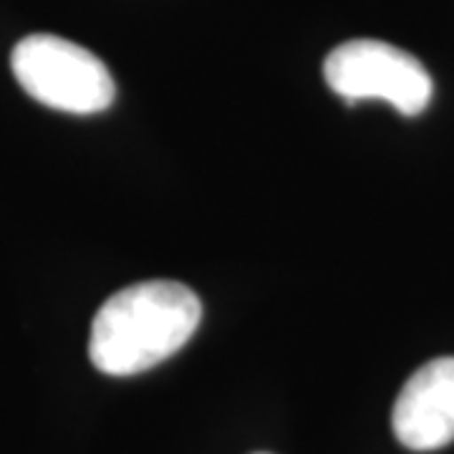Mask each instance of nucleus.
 <instances>
[{
    "mask_svg": "<svg viewBox=\"0 0 454 454\" xmlns=\"http://www.w3.org/2000/svg\"><path fill=\"white\" fill-rule=\"evenodd\" d=\"M202 303L175 280H146L121 288L98 309L89 358L106 376H134L175 356L195 336Z\"/></svg>",
    "mask_w": 454,
    "mask_h": 454,
    "instance_id": "nucleus-1",
    "label": "nucleus"
},
{
    "mask_svg": "<svg viewBox=\"0 0 454 454\" xmlns=\"http://www.w3.org/2000/svg\"><path fill=\"white\" fill-rule=\"evenodd\" d=\"M11 68L28 97L59 112L98 114L116 98L106 64L61 35H26L11 53Z\"/></svg>",
    "mask_w": 454,
    "mask_h": 454,
    "instance_id": "nucleus-2",
    "label": "nucleus"
},
{
    "mask_svg": "<svg viewBox=\"0 0 454 454\" xmlns=\"http://www.w3.org/2000/svg\"><path fill=\"white\" fill-rule=\"evenodd\" d=\"M325 83L343 101L381 98L404 116L422 114L432 101V76L411 53L384 41L358 38L325 56Z\"/></svg>",
    "mask_w": 454,
    "mask_h": 454,
    "instance_id": "nucleus-3",
    "label": "nucleus"
},
{
    "mask_svg": "<svg viewBox=\"0 0 454 454\" xmlns=\"http://www.w3.org/2000/svg\"><path fill=\"white\" fill-rule=\"evenodd\" d=\"M391 427L406 450L432 452L454 442V356L424 364L399 394Z\"/></svg>",
    "mask_w": 454,
    "mask_h": 454,
    "instance_id": "nucleus-4",
    "label": "nucleus"
}]
</instances>
